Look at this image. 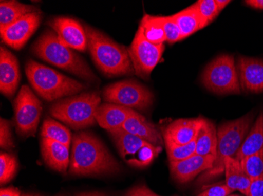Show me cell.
Segmentation results:
<instances>
[{
    "instance_id": "1",
    "label": "cell",
    "mask_w": 263,
    "mask_h": 196,
    "mask_svg": "<svg viewBox=\"0 0 263 196\" xmlns=\"http://www.w3.org/2000/svg\"><path fill=\"white\" fill-rule=\"evenodd\" d=\"M120 163L103 142L90 132L73 138L69 173L76 176L111 175L120 172Z\"/></svg>"
},
{
    "instance_id": "35",
    "label": "cell",
    "mask_w": 263,
    "mask_h": 196,
    "mask_svg": "<svg viewBox=\"0 0 263 196\" xmlns=\"http://www.w3.org/2000/svg\"><path fill=\"white\" fill-rule=\"evenodd\" d=\"M248 196H263V176L252 180Z\"/></svg>"
},
{
    "instance_id": "17",
    "label": "cell",
    "mask_w": 263,
    "mask_h": 196,
    "mask_svg": "<svg viewBox=\"0 0 263 196\" xmlns=\"http://www.w3.org/2000/svg\"><path fill=\"white\" fill-rule=\"evenodd\" d=\"M203 119H180L173 121L163 132L165 144L183 145L196 139Z\"/></svg>"
},
{
    "instance_id": "40",
    "label": "cell",
    "mask_w": 263,
    "mask_h": 196,
    "mask_svg": "<svg viewBox=\"0 0 263 196\" xmlns=\"http://www.w3.org/2000/svg\"><path fill=\"white\" fill-rule=\"evenodd\" d=\"M76 196H106L100 192H82L79 193Z\"/></svg>"
},
{
    "instance_id": "10",
    "label": "cell",
    "mask_w": 263,
    "mask_h": 196,
    "mask_svg": "<svg viewBox=\"0 0 263 196\" xmlns=\"http://www.w3.org/2000/svg\"><path fill=\"white\" fill-rule=\"evenodd\" d=\"M42 113V104L28 85H22L14 101L16 130L23 138L33 136Z\"/></svg>"
},
{
    "instance_id": "19",
    "label": "cell",
    "mask_w": 263,
    "mask_h": 196,
    "mask_svg": "<svg viewBox=\"0 0 263 196\" xmlns=\"http://www.w3.org/2000/svg\"><path fill=\"white\" fill-rule=\"evenodd\" d=\"M43 159L47 166L59 173H66L69 166V147L47 138L41 142Z\"/></svg>"
},
{
    "instance_id": "29",
    "label": "cell",
    "mask_w": 263,
    "mask_h": 196,
    "mask_svg": "<svg viewBox=\"0 0 263 196\" xmlns=\"http://www.w3.org/2000/svg\"><path fill=\"white\" fill-rule=\"evenodd\" d=\"M165 147L170 162L181 161L196 154V138L189 144L183 145L166 143Z\"/></svg>"
},
{
    "instance_id": "30",
    "label": "cell",
    "mask_w": 263,
    "mask_h": 196,
    "mask_svg": "<svg viewBox=\"0 0 263 196\" xmlns=\"http://www.w3.org/2000/svg\"><path fill=\"white\" fill-rule=\"evenodd\" d=\"M17 163L15 156L8 153L0 154V183L5 185L10 182L17 173Z\"/></svg>"
},
{
    "instance_id": "25",
    "label": "cell",
    "mask_w": 263,
    "mask_h": 196,
    "mask_svg": "<svg viewBox=\"0 0 263 196\" xmlns=\"http://www.w3.org/2000/svg\"><path fill=\"white\" fill-rule=\"evenodd\" d=\"M218 132L213 122L203 119L196 137V154L216 156Z\"/></svg>"
},
{
    "instance_id": "34",
    "label": "cell",
    "mask_w": 263,
    "mask_h": 196,
    "mask_svg": "<svg viewBox=\"0 0 263 196\" xmlns=\"http://www.w3.org/2000/svg\"><path fill=\"white\" fill-rule=\"evenodd\" d=\"M233 191L227 187V185H218L211 187L205 190L198 196H228L231 194Z\"/></svg>"
},
{
    "instance_id": "39",
    "label": "cell",
    "mask_w": 263,
    "mask_h": 196,
    "mask_svg": "<svg viewBox=\"0 0 263 196\" xmlns=\"http://www.w3.org/2000/svg\"><path fill=\"white\" fill-rule=\"evenodd\" d=\"M215 2H216L218 10H219V12H221L223 9L227 7V5H228L230 3H231V1H230V0H215Z\"/></svg>"
},
{
    "instance_id": "33",
    "label": "cell",
    "mask_w": 263,
    "mask_h": 196,
    "mask_svg": "<svg viewBox=\"0 0 263 196\" xmlns=\"http://www.w3.org/2000/svg\"><path fill=\"white\" fill-rule=\"evenodd\" d=\"M0 146L7 150L14 147L12 138L11 125L7 119H1L0 122Z\"/></svg>"
},
{
    "instance_id": "42",
    "label": "cell",
    "mask_w": 263,
    "mask_h": 196,
    "mask_svg": "<svg viewBox=\"0 0 263 196\" xmlns=\"http://www.w3.org/2000/svg\"><path fill=\"white\" fill-rule=\"evenodd\" d=\"M228 196H240V195H238V194H230V195H228Z\"/></svg>"
},
{
    "instance_id": "2",
    "label": "cell",
    "mask_w": 263,
    "mask_h": 196,
    "mask_svg": "<svg viewBox=\"0 0 263 196\" xmlns=\"http://www.w3.org/2000/svg\"><path fill=\"white\" fill-rule=\"evenodd\" d=\"M87 47L93 62L105 76H130L135 73L128 49L103 32L85 25Z\"/></svg>"
},
{
    "instance_id": "14",
    "label": "cell",
    "mask_w": 263,
    "mask_h": 196,
    "mask_svg": "<svg viewBox=\"0 0 263 196\" xmlns=\"http://www.w3.org/2000/svg\"><path fill=\"white\" fill-rule=\"evenodd\" d=\"M215 157L195 154L181 161L170 162V169L174 179L184 184L194 179L199 173L212 167Z\"/></svg>"
},
{
    "instance_id": "6",
    "label": "cell",
    "mask_w": 263,
    "mask_h": 196,
    "mask_svg": "<svg viewBox=\"0 0 263 196\" xmlns=\"http://www.w3.org/2000/svg\"><path fill=\"white\" fill-rule=\"evenodd\" d=\"M101 98L98 92L81 93L55 101L50 114L73 129H84L97 122L96 113Z\"/></svg>"
},
{
    "instance_id": "24",
    "label": "cell",
    "mask_w": 263,
    "mask_h": 196,
    "mask_svg": "<svg viewBox=\"0 0 263 196\" xmlns=\"http://www.w3.org/2000/svg\"><path fill=\"white\" fill-rule=\"evenodd\" d=\"M172 16L181 30L182 40L206 26L195 4Z\"/></svg>"
},
{
    "instance_id": "28",
    "label": "cell",
    "mask_w": 263,
    "mask_h": 196,
    "mask_svg": "<svg viewBox=\"0 0 263 196\" xmlns=\"http://www.w3.org/2000/svg\"><path fill=\"white\" fill-rule=\"evenodd\" d=\"M240 162L242 169L251 179H257L263 176V149Z\"/></svg>"
},
{
    "instance_id": "5",
    "label": "cell",
    "mask_w": 263,
    "mask_h": 196,
    "mask_svg": "<svg viewBox=\"0 0 263 196\" xmlns=\"http://www.w3.org/2000/svg\"><path fill=\"white\" fill-rule=\"evenodd\" d=\"M26 74L34 91L47 101H59L65 97L76 95L88 88L85 84L33 60L26 62Z\"/></svg>"
},
{
    "instance_id": "9",
    "label": "cell",
    "mask_w": 263,
    "mask_h": 196,
    "mask_svg": "<svg viewBox=\"0 0 263 196\" xmlns=\"http://www.w3.org/2000/svg\"><path fill=\"white\" fill-rule=\"evenodd\" d=\"M103 97L106 103L140 111L148 109L155 100L153 93L148 88L132 79L107 85L103 90Z\"/></svg>"
},
{
    "instance_id": "21",
    "label": "cell",
    "mask_w": 263,
    "mask_h": 196,
    "mask_svg": "<svg viewBox=\"0 0 263 196\" xmlns=\"http://www.w3.org/2000/svg\"><path fill=\"white\" fill-rule=\"evenodd\" d=\"M226 185L232 191H239L248 196L252 179L242 169L240 162L234 157L226 158L224 160Z\"/></svg>"
},
{
    "instance_id": "36",
    "label": "cell",
    "mask_w": 263,
    "mask_h": 196,
    "mask_svg": "<svg viewBox=\"0 0 263 196\" xmlns=\"http://www.w3.org/2000/svg\"><path fill=\"white\" fill-rule=\"evenodd\" d=\"M125 196H155V194L145 185H139L132 188Z\"/></svg>"
},
{
    "instance_id": "8",
    "label": "cell",
    "mask_w": 263,
    "mask_h": 196,
    "mask_svg": "<svg viewBox=\"0 0 263 196\" xmlns=\"http://www.w3.org/2000/svg\"><path fill=\"white\" fill-rule=\"evenodd\" d=\"M108 132L121 157L127 164L134 167H146L162 151V147L154 146L122 128Z\"/></svg>"
},
{
    "instance_id": "13",
    "label": "cell",
    "mask_w": 263,
    "mask_h": 196,
    "mask_svg": "<svg viewBox=\"0 0 263 196\" xmlns=\"http://www.w3.org/2000/svg\"><path fill=\"white\" fill-rule=\"evenodd\" d=\"M47 25L57 34L63 44L81 52L86 51L88 47L85 28L78 20L57 17L50 20Z\"/></svg>"
},
{
    "instance_id": "37",
    "label": "cell",
    "mask_w": 263,
    "mask_h": 196,
    "mask_svg": "<svg viewBox=\"0 0 263 196\" xmlns=\"http://www.w3.org/2000/svg\"><path fill=\"white\" fill-rule=\"evenodd\" d=\"M0 196H22V193L17 188H2L0 191Z\"/></svg>"
},
{
    "instance_id": "41",
    "label": "cell",
    "mask_w": 263,
    "mask_h": 196,
    "mask_svg": "<svg viewBox=\"0 0 263 196\" xmlns=\"http://www.w3.org/2000/svg\"><path fill=\"white\" fill-rule=\"evenodd\" d=\"M22 196H32V195H30V194H22Z\"/></svg>"
},
{
    "instance_id": "32",
    "label": "cell",
    "mask_w": 263,
    "mask_h": 196,
    "mask_svg": "<svg viewBox=\"0 0 263 196\" xmlns=\"http://www.w3.org/2000/svg\"><path fill=\"white\" fill-rule=\"evenodd\" d=\"M166 42L173 44L182 40L181 32L172 15L162 16Z\"/></svg>"
},
{
    "instance_id": "23",
    "label": "cell",
    "mask_w": 263,
    "mask_h": 196,
    "mask_svg": "<svg viewBox=\"0 0 263 196\" xmlns=\"http://www.w3.org/2000/svg\"><path fill=\"white\" fill-rule=\"evenodd\" d=\"M263 149V111L248 132L240 149L234 156L239 161Z\"/></svg>"
},
{
    "instance_id": "20",
    "label": "cell",
    "mask_w": 263,
    "mask_h": 196,
    "mask_svg": "<svg viewBox=\"0 0 263 196\" xmlns=\"http://www.w3.org/2000/svg\"><path fill=\"white\" fill-rule=\"evenodd\" d=\"M134 109L124 106L104 103L100 104L96 113V120L98 124L107 131L122 128Z\"/></svg>"
},
{
    "instance_id": "22",
    "label": "cell",
    "mask_w": 263,
    "mask_h": 196,
    "mask_svg": "<svg viewBox=\"0 0 263 196\" xmlns=\"http://www.w3.org/2000/svg\"><path fill=\"white\" fill-rule=\"evenodd\" d=\"M41 12L34 6L21 4L17 1H1L0 2V31L4 30L12 24L20 20L28 14Z\"/></svg>"
},
{
    "instance_id": "12",
    "label": "cell",
    "mask_w": 263,
    "mask_h": 196,
    "mask_svg": "<svg viewBox=\"0 0 263 196\" xmlns=\"http://www.w3.org/2000/svg\"><path fill=\"white\" fill-rule=\"evenodd\" d=\"M42 18L41 12L25 16L7 29L0 31L3 42L14 50H21L37 30Z\"/></svg>"
},
{
    "instance_id": "16",
    "label": "cell",
    "mask_w": 263,
    "mask_h": 196,
    "mask_svg": "<svg viewBox=\"0 0 263 196\" xmlns=\"http://www.w3.org/2000/svg\"><path fill=\"white\" fill-rule=\"evenodd\" d=\"M21 80L18 60L6 47H0V91L6 97H14Z\"/></svg>"
},
{
    "instance_id": "11",
    "label": "cell",
    "mask_w": 263,
    "mask_h": 196,
    "mask_svg": "<svg viewBox=\"0 0 263 196\" xmlns=\"http://www.w3.org/2000/svg\"><path fill=\"white\" fill-rule=\"evenodd\" d=\"M164 49V44L155 45L148 42L139 28L134 40L128 48L135 74L142 79H148L152 71L160 61Z\"/></svg>"
},
{
    "instance_id": "4",
    "label": "cell",
    "mask_w": 263,
    "mask_h": 196,
    "mask_svg": "<svg viewBox=\"0 0 263 196\" xmlns=\"http://www.w3.org/2000/svg\"><path fill=\"white\" fill-rule=\"evenodd\" d=\"M253 113H250L240 119L224 122L218 130V145L216 156L212 167L202 173L198 184L204 185L224 173L226 158L234 157L238 153L253 123Z\"/></svg>"
},
{
    "instance_id": "26",
    "label": "cell",
    "mask_w": 263,
    "mask_h": 196,
    "mask_svg": "<svg viewBox=\"0 0 263 196\" xmlns=\"http://www.w3.org/2000/svg\"><path fill=\"white\" fill-rule=\"evenodd\" d=\"M139 28L148 42L155 45H161L166 42L162 16L145 14L142 18Z\"/></svg>"
},
{
    "instance_id": "3",
    "label": "cell",
    "mask_w": 263,
    "mask_h": 196,
    "mask_svg": "<svg viewBox=\"0 0 263 196\" xmlns=\"http://www.w3.org/2000/svg\"><path fill=\"white\" fill-rule=\"evenodd\" d=\"M31 51L38 58L88 82L100 81L83 57L63 44L57 34L51 29H47L42 33L32 44Z\"/></svg>"
},
{
    "instance_id": "7",
    "label": "cell",
    "mask_w": 263,
    "mask_h": 196,
    "mask_svg": "<svg viewBox=\"0 0 263 196\" xmlns=\"http://www.w3.org/2000/svg\"><path fill=\"white\" fill-rule=\"evenodd\" d=\"M206 89L217 94H240V84L233 56L221 54L210 62L202 75Z\"/></svg>"
},
{
    "instance_id": "38",
    "label": "cell",
    "mask_w": 263,
    "mask_h": 196,
    "mask_svg": "<svg viewBox=\"0 0 263 196\" xmlns=\"http://www.w3.org/2000/svg\"><path fill=\"white\" fill-rule=\"evenodd\" d=\"M245 3L252 8L263 10V0H246Z\"/></svg>"
},
{
    "instance_id": "31",
    "label": "cell",
    "mask_w": 263,
    "mask_h": 196,
    "mask_svg": "<svg viewBox=\"0 0 263 196\" xmlns=\"http://www.w3.org/2000/svg\"><path fill=\"white\" fill-rule=\"evenodd\" d=\"M201 17L208 26L219 14L215 0H199L195 4Z\"/></svg>"
},
{
    "instance_id": "18",
    "label": "cell",
    "mask_w": 263,
    "mask_h": 196,
    "mask_svg": "<svg viewBox=\"0 0 263 196\" xmlns=\"http://www.w3.org/2000/svg\"><path fill=\"white\" fill-rule=\"evenodd\" d=\"M122 129L156 147H162L163 144L162 135L155 125L134 110L125 121Z\"/></svg>"
},
{
    "instance_id": "43",
    "label": "cell",
    "mask_w": 263,
    "mask_h": 196,
    "mask_svg": "<svg viewBox=\"0 0 263 196\" xmlns=\"http://www.w3.org/2000/svg\"><path fill=\"white\" fill-rule=\"evenodd\" d=\"M155 196H159V195H157V194H155Z\"/></svg>"
},
{
    "instance_id": "15",
    "label": "cell",
    "mask_w": 263,
    "mask_h": 196,
    "mask_svg": "<svg viewBox=\"0 0 263 196\" xmlns=\"http://www.w3.org/2000/svg\"><path fill=\"white\" fill-rule=\"evenodd\" d=\"M238 76L240 88L247 92H263V60L240 57L237 60Z\"/></svg>"
},
{
    "instance_id": "27",
    "label": "cell",
    "mask_w": 263,
    "mask_h": 196,
    "mask_svg": "<svg viewBox=\"0 0 263 196\" xmlns=\"http://www.w3.org/2000/svg\"><path fill=\"white\" fill-rule=\"evenodd\" d=\"M41 137L42 138H47L61 143L68 147L70 145L72 140L69 129L50 118L44 120L41 128Z\"/></svg>"
}]
</instances>
